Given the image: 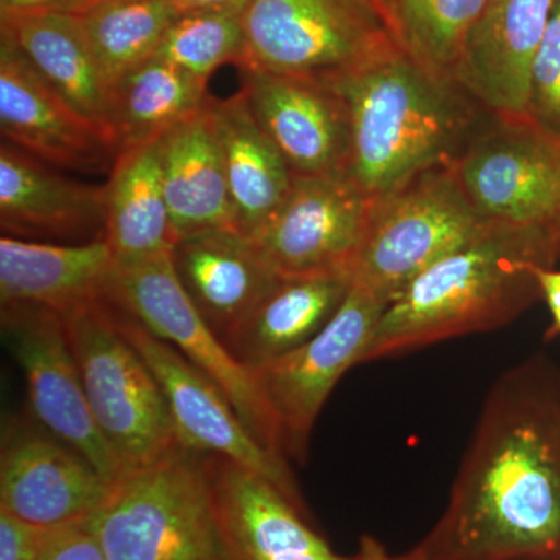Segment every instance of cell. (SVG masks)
Returning a JSON list of instances; mask_svg holds the SVG:
<instances>
[{
    "label": "cell",
    "mask_w": 560,
    "mask_h": 560,
    "mask_svg": "<svg viewBox=\"0 0 560 560\" xmlns=\"http://www.w3.org/2000/svg\"><path fill=\"white\" fill-rule=\"evenodd\" d=\"M388 305L381 294L352 282L341 307L312 340L253 370L278 420L283 455L304 463L324 404L342 375L363 360Z\"/></svg>",
    "instance_id": "obj_10"
},
{
    "label": "cell",
    "mask_w": 560,
    "mask_h": 560,
    "mask_svg": "<svg viewBox=\"0 0 560 560\" xmlns=\"http://www.w3.org/2000/svg\"><path fill=\"white\" fill-rule=\"evenodd\" d=\"M529 116L560 135V0L530 70Z\"/></svg>",
    "instance_id": "obj_31"
},
{
    "label": "cell",
    "mask_w": 560,
    "mask_h": 560,
    "mask_svg": "<svg viewBox=\"0 0 560 560\" xmlns=\"http://www.w3.org/2000/svg\"><path fill=\"white\" fill-rule=\"evenodd\" d=\"M180 11L173 0H101L79 16L109 92L132 69L156 57Z\"/></svg>",
    "instance_id": "obj_28"
},
{
    "label": "cell",
    "mask_w": 560,
    "mask_h": 560,
    "mask_svg": "<svg viewBox=\"0 0 560 560\" xmlns=\"http://www.w3.org/2000/svg\"><path fill=\"white\" fill-rule=\"evenodd\" d=\"M481 220L560 241V135L529 116L482 114L453 164Z\"/></svg>",
    "instance_id": "obj_8"
},
{
    "label": "cell",
    "mask_w": 560,
    "mask_h": 560,
    "mask_svg": "<svg viewBox=\"0 0 560 560\" xmlns=\"http://www.w3.org/2000/svg\"><path fill=\"white\" fill-rule=\"evenodd\" d=\"M208 83L153 57L117 81L109 92V132L117 153L158 142L206 108Z\"/></svg>",
    "instance_id": "obj_27"
},
{
    "label": "cell",
    "mask_w": 560,
    "mask_h": 560,
    "mask_svg": "<svg viewBox=\"0 0 560 560\" xmlns=\"http://www.w3.org/2000/svg\"><path fill=\"white\" fill-rule=\"evenodd\" d=\"M536 278L539 280L541 298L547 301L552 316L550 329L545 334V338L552 340L560 335V271L552 268H536Z\"/></svg>",
    "instance_id": "obj_35"
},
{
    "label": "cell",
    "mask_w": 560,
    "mask_h": 560,
    "mask_svg": "<svg viewBox=\"0 0 560 560\" xmlns=\"http://www.w3.org/2000/svg\"><path fill=\"white\" fill-rule=\"evenodd\" d=\"M243 88L261 130L294 176L348 171V105L334 84L265 70H242Z\"/></svg>",
    "instance_id": "obj_16"
},
{
    "label": "cell",
    "mask_w": 560,
    "mask_h": 560,
    "mask_svg": "<svg viewBox=\"0 0 560 560\" xmlns=\"http://www.w3.org/2000/svg\"><path fill=\"white\" fill-rule=\"evenodd\" d=\"M61 316L92 416L124 470L184 445L164 394L125 337L113 302H90Z\"/></svg>",
    "instance_id": "obj_5"
},
{
    "label": "cell",
    "mask_w": 560,
    "mask_h": 560,
    "mask_svg": "<svg viewBox=\"0 0 560 560\" xmlns=\"http://www.w3.org/2000/svg\"><path fill=\"white\" fill-rule=\"evenodd\" d=\"M105 242L117 267L171 256L176 237L162 184L160 140L117 153L105 184Z\"/></svg>",
    "instance_id": "obj_24"
},
{
    "label": "cell",
    "mask_w": 560,
    "mask_h": 560,
    "mask_svg": "<svg viewBox=\"0 0 560 560\" xmlns=\"http://www.w3.org/2000/svg\"><path fill=\"white\" fill-rule=\"evenodd\" d=\"M243 11L230 9L183 10L156 57L208 83L224 65H241L245 50Z\"/></svg>",
    "instance_id": "obj_30"
},
{
    "label": "cell",
    "mask_w": 560,
    "mask_h": 560,
    "mask_svg": "<svg viewBox=\"0 0 560 560\" xmlns=\"http://www.w3.org/2000/svg\"><path fill=\"white\" fill-rule=\"evenodd\" d=\"M0 33L16 44L40 79L62 101L113 142L108 124L109 88L79 16H0Z\"/></svg>",
    "instance_id": "obj_26"
},
{
    "label": "cell",
    "mask_w": 560,
    "mask_h": 560,
    "mask_svg": "<svg viewBox=\"0 0 560 560\" xmlns=\"http://www.w3.org/2000/svg\"><path fill=\"white\" fill-rule=\"evenodd\" d=\"M206 455L180 445L121 471L101 511L84 523L106 560H231Z\"/></svg>",
    "instance_id": "obj_4"
},
{
    "label": "cell",
    "mask_w": 560,
    "mask_h": 560,
    "mask_svg": "<svg viewBox=\"0 0 560 560\" xmlns=\"http://www.w3.org/2000/svg\"><path fill=\"white\" fill-rule=\"evenodd\" d=\"M371 205L346 172L294 176L285 200L250 241L280 278L352 276Z\"/></svg>",
    "instance_id": "obj_12"
},
{
    "label": "cell",
    "mask_w": 560,
    "mask_h": 560,
    "mask_svg": "<svg viewBox=\"0 0 560 560\" xmlns=\"http://www.w3.org/2000/svg\"><path fill=\"white\" fill-rule=\"evenodd\" d=\"M39 560H106L101 545L84 523L58 528Z\"/></svg>",
    "instance_id": "obj_33"
},
{
    "label": "cell",
    "mask_w": 560,
    "mask_h": 560,
    "mask_svg": "<svg viewBox=\"0 0 560 560\" xmlns=\"http://www.w3.org/2000/svg\"><path fill=\"white\" fill-rule=\"evenodd\" d=\"M101 0H0V16L66 14L81 16Z\"/></svg>",
    "instance_id": "obj_34"
},
{
    "label": "cell",
    "mask_w": 560,
    "mask_h": 560,
    "mask_svg": "<svg viewBox=\"0 0 560 560\" xmlns=\"http://www.w3.org/2000/svg\"><path fill=\"white\" fill-rule=\"evenodd\" d=\"M558 0H488L453 80L486 113L528 116L530 70Z\"/></svg>",
    "instance_id": "obj_18"
},
{
    "label": "cell",
    "mask_w": 560,
    "mask_h": 560,
    "mask_svg": "<svg viewBox=\"0 0 560 560\" xmlns=\"http://www.w3.org/2000/svg\"><path fill=\"white\" fill-rule=\"evenodd\" d=\"M0 323L7 348L24 374L35 422L114 485L124 467L92 416L60 313L2 304Z\"/></svg>",
    "instance_id": "obj_11"
},
{
    "label": "cell",
    "mask_w": 560,
    "mask_h": 560,
    "mask_svg": "<svg viewBox=\"0 0 560 560\" xmlns=\"http://www.w3.org/2000/svg\"><path fill=\"white\" fill-rule=\"evenodd\" d=\"M238 68L340 79L399 46L374 0H249Z\"/></svg>",
    "instance_id": "obj_6"
},
{
    "label": "cell",
    "mask_w": 560,
    "mask_h": 560,
    "mask_svg": "<svg viewBox=\"0 0 560 560\" xmlns=\"http://www.w3.org/2000/svg\"><path fill=\"white\" fill-rule=\"evenodd\" d=\"M330 84L349 110L346 173L371 201L455 164L485 114L455 80L430 72L400 46Z\"/></svg>",
    "instance_id": "obj_3"
},
{
    "label": "cell",
    "mask_w": 560,
    "mask_h": 560,
    "mask_svg": "<svg viewBox=\"0 0 560 560\" xmlns=\"http://www.w3.org/2000/svg\"><path fill=\"white\" fill-rule=\"evenodd\" d=\"M213 506L231 560H353L334 551L304 504L234 460L206 455Z\"/></svg>",
    "instance_id": "obj_17"
},
{
    "label": "cell",
    "mask_w": 560,
    "mask_h": 560,
    "mask_svg": "<svg viewBox=\"0 0 560 560\" xmlns=\"http://www.w3.org/2000/svg\"><path fill=\"white\" fill-rule=\"evenodd\" d=\"M374 2L377 3L378 9H381L383 11V14H385L386 20H388V10H389L390 0H374Z\"/></svg>",
    "instance_id": "obj_38"
},
{
    "label": "cell",
    "mask_w": 560,
    "mask_h": 560,
    "mask_svg": "<svg viewBox=\"0 0 560 560\" xmlns=\"http://www.w3.org/2000/svg\"><path fill=\"white\" fill-rule=\"evenodd\" d=\"M172 264L191 304L223 342L280 279L254 242L231 228L179 238Z\"/></svg>",
    "instance_id": "obj_20"
},
{
    "label": "cell",
    "mask_w": 560,
    "mask_h": 560,
    "mask_svg": "<svg viewBox=\"0 0 560 560\" xmlns=\"http://www.w3.org/2000/svg\"><path fill=\"white\" fill-rule=\"evenodd\" d=\"M559 257L560 241L548 232L486 221L390 302L361 363L506 326L541 298L536 268Z\"/></svg>",
    "instance_id": "obj_2"
},
{
    "label": "cell",
    "mask_w": 560,
    "mask_h": 560,
    "mask_svg": "<svg viewBox=\"0 0 560 560\" xmlns=\"http://www.w3.org/2000/svg\"><path fill=\"white\" fill-rule=\"evenodd\" d=\"M352 282L349 275L280 278L224 345L249 370L279 359L327 326Z\"/></svg>",
    "instance_id": "obj_25"
},
{
    "label": "cell",
    "mask_w": 560,
    "mask_h": 560,
    "mask_svg": "<svg viewBox=\"0 0 560 560\" xmlns=\"http://www.w3.org/2000/svg\"><path fill=\"white\" fill-rule=\"evenodd\" d=\"M117 261L105 241L65 245L0 238V302L49 308L66 315L108 300Z\"/></svg>",
    "instance_id": "obj_21"
},
{
    "label": "cell",
    "mask_w": 560,
    "mask_h": 560,
    "mask_svg": "<svg viewBox=\"0 0 560 560\" xmlns=\"http://www.w3.org/2000/svg\"><path fill=\"white\" fill-rule=\"evenodd\" d=\"M485 223L453 165L423 172L372 201L352 280L390 304L423 271L470 242Z\"/></svg>",
    "instance_id": "obj_7"
},
{
    "label": "cell",
    "mask_w": 560,
    "mask_h": 560,
    "mask_svg": "<svg viewBox=\"0 0 560 560\" xmlns=\"http://www.w3.org/2000/svg\"><path fill=\"white\" fill-rule=\"evenodd\" d=\"M2 142L0 228L25 241H105V184L83 183Z\"/></svg>",
    "instance_id": "obj_19"
},
{
    "label": "cell",
    "mask_w": 560,
    "mask_h": 560,
    "mask_svg": "<svg viewBox=\"0 0 560 560\" xmlns=\"http://www.w3.org/2000/svg\"><path fill=\"white\" fill-rule=\"evenodd\" d=\"M108 300L208 375L226 394L256 440L285 458L278 420L254 371L232 355L191 304L173 270L172 254L147 264L117 267Z\"/></svg>",
    "instance_id": "obj_9"
},
{
    "label": "cell",
    "mask_w": 560,
    "mask_h": 560,
    "mask_svg": "<svg viewBox=\"0 0 560 560\" xmlns=\"http://www.w3.org/2000/svg\"><path fill=\"white\" fill-rule=\"evenodd\" d=\"M114 307L125 337L153 372L164 394L179 441L191 451L234 460L256 471L302 503L285 458L256 440L226 394L172 345L151 334L130 313L116 304Z\"/></svg>",
    "instance_id": "obj_13"
},
{
    "label": "cell",
    "mask_w": 560,
    "mask_h": 560,
    "mask_svg": "<svg viewBox=\"0 0 560 560\" xmlns=\"http://www.w3.org/2000/svg\"><path fill=\"white\" fill-rule=\"evenodd\" d=\"M353 560H405L401 556H390L381 541L372 536H363L360 540L359 552L353 556Z\"/></svg>",
    "instance_id": "obj_36"
},
{
    "label": "cell",
    "mask_w": 560,
    "mask_h": 560,
    "mask_svg": "<svg viewBox=\"0 0 560 560\" xmlns=\"http://www.w3.org/2000/svg\"><path fill=\"white\" fill-rule=\"evenodd\" d=\"M54 530L0 510V560H39Z\"/></svg>",
    "instance_id": "obj_32"
},
{
    "label": "cell",
    "mask_w": 560,
    "mask_h": 560,
    "mask_svg": "<svg viewBox=\"0 0 560 560\" xmlns=\"http://www.w3.org/2000/svg\"><path fill=\"white\" fill-rule=\"evenodd\" d=\"M235 228L254 237L290 194L294 175L261 130L242 90L228 98L210 97Z\"/></svg>",
    "instance_id": "obj_23"
},
{
    "label": "cell",
    "mask_w": 560,
    "mask_h": 560,
    "mask_svg": "<svg viewBox=\"0 0 560 560\" xmlns=\"http://www.w3.org/2000/svg\"><path fill=\"white\" fill-rule=\"evenodd\" d=\"M405 560H560V370L536 353L493 383L447 506Z\"/></svg>",
    "instance_id": "obj_1"
},
{
    "label": "cell",
    "mask_w": 560,
    "mask_h": 560,
    "mask_svg": "<svg viewBox=\"0 0 560 560\" xmlns=\"http://www.w3.org/2000/svg\"><path fill=\"white\" fill-rule=\"evenodd\" d=\"M113 482L38 423L9 420L0 448V510L43 528L94 517Z\"/></svg>",
    "instance_id": "obj_14"
},
{
    "label": "cell",
    "mask_w": 560,
    "mask_h": 560,
    "mask_svg": "<svg viewBox=\"0 0 560 560\" xmlns=\"http://www.w3.org/2000/svg\"><path fill=\"white\" fill-rule=\"evenodd\" d=\"M180 10L230 9L243 11L249 0H173Z\"/></svg>",
    "instance_id": "obj_37"
},
{
    "label": "cell",
    "mask_w": 560,
    "mask_h": 560,
    "mask_svg": "<svg viewBox=\"0 0 560 560\" xmlns=\"http://www.w3.org/2000/svg\"><path fill=\"white\" fill-rule=\"evenodd\" d=\"M160 153L176 241L195 232L237 230L210 101L160 139Z\"/></svg>",
    "instance_id": "obj_22"
},
{
    "label": "cell",
    "mask_w": 560,
    "mask_h": 560,
    "mask_svg": "<svg viewBox=\"0 0 560 560\" xmlns=\"http://www.w3.org/2000/svg\"><path fill=\"white\" fill-rule=\"evenodd\" d=\"M488 0H390L388 21L401 49L453 80L460 51Z\"/></svg>",
    "instance_id": "obj_29"
},
{
    "label": "cell",
    "mask_w": 560,
    "mask_h": 560,
    "mask_svg": "<svg viewBox=\"0 0 560 560\" xmlns=\"http://www.w3.org/2000/svg\"><path fill=\"white\" fill-rule=\"evenodd\" d=\"M0 131L3 142L60 171L110 172L117 158L108 136L62 101L3 33Z\"/></svg>",
    "instance_id": "obj_15"
}]
</instances>
